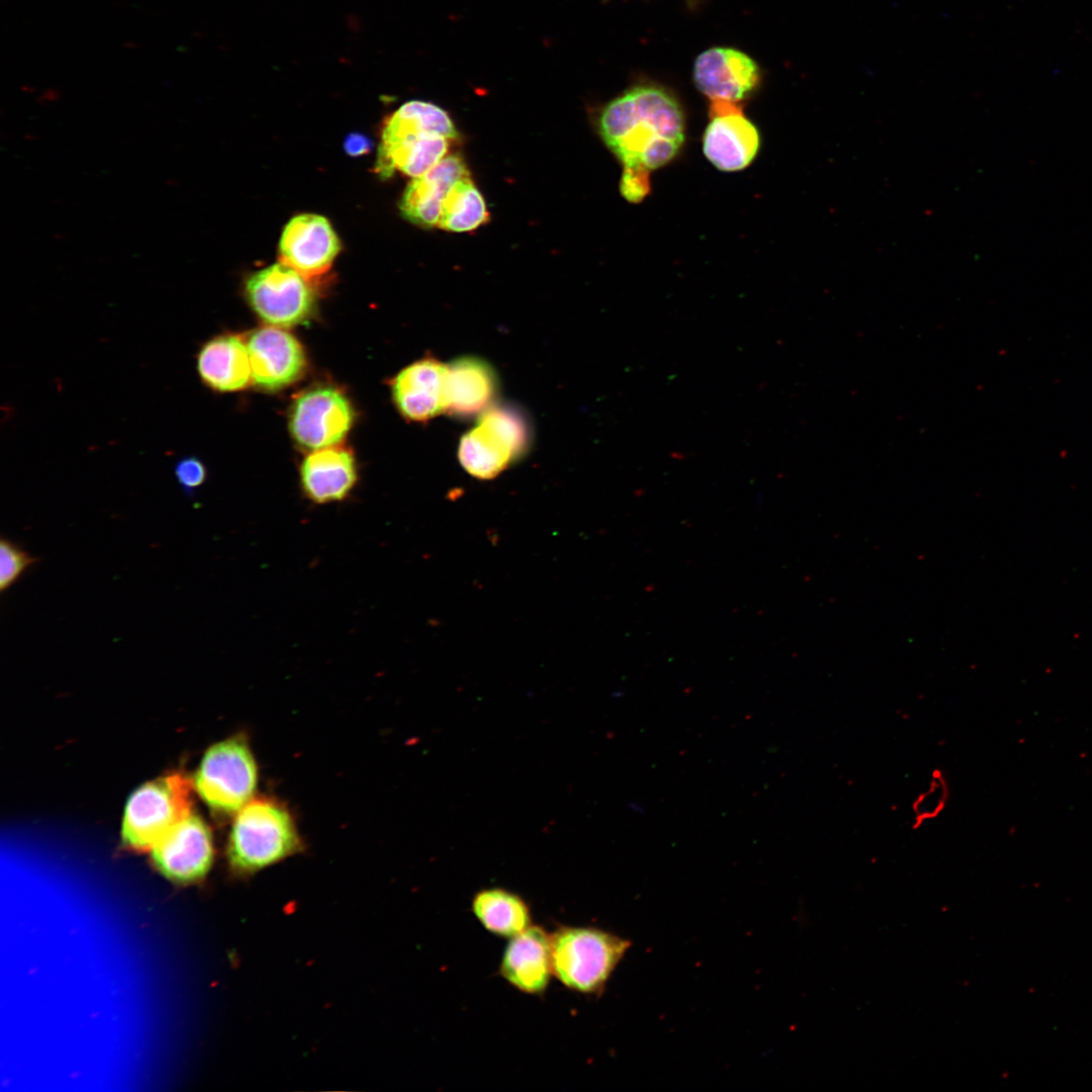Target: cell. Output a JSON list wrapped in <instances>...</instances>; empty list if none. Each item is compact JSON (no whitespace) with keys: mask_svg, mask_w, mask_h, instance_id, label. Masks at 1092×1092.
I'll return each mask as SVG.
<instances>
[{"mask_svg":"<svg viewBox=\"0 0 1092 1092\" xmlns=\"http://www.w3.org/2000/svg\"><path fill=\"white\" fill-rule=\"evenodd\" d=\"M599 132L623 172L649 176L677 156L686 139V118L668 91L639 85L604 107Z\"/></svg>","mask_w":1092,"mask_h":1092,"instance_id":"obj_1","label":"cell"},{"mask_svg":"<svg viewBox=\"0 0 1092 1092\" xmlns=\"http://www.w3.org/2000/svg\"><path fill=\"white\" fill-rule=\"evenodd\" d=\"M300 849L301 840L289 810L275 799L256 797L236 813L226 857L234 875L244 878Z\"/></svg>","mask_w":1092,"mask_h":1092,"instance_id":"obj_2","label":"cell"},{"mask_svg":"<svg viewBox=\"0 0 1092 1092\" xmlns=\"http://www.w3.org/2000/svg\"><path fill=\"white\" fill-rule=\"evenodd\" d=\"M553 976L566 988L600 995L631 941L593 926L558 925L550 933Z\"/></svg>","mask_w":1092,"mask_h":1092,"instance_id":"obj_3","label":"cell"},{"mask_svg":"<svg viewBox=\"0 0 1092 1092\" xmlns=\"http://www.w3.org/2000/svg\"><path fill=\"white\" fill-rule=\"evenodd\" d=\"M531 442L532 429L524 412L513 404H492L461 437L458 459L471 476L491 479L523 457Z\"/></svg>","mask_w":1092,"mask_h":1092,"instance_id":"obj_4","label":"cell"},{"mask_svg":"<svg viewBox=\"0 0 1092 1092\" xmlns=\"http://www.w3.org/2000/svg\"><path fill=\"white\" fill-rule=\"evenodd\" d=\"M193 782L180 772L151 781L129 797L121 826L125 846L151 850L179 822L192 813Z\"/></svg>","mask_w":1092,"mask_h":1092,"instance_id":"obj_5","label":"cell"},{"mask_svg":"<svg viewBox=\"0 0 1092 1092\" xmlns=\"http://www.w3.org/2000/svg\"><path fill=\"white\" fill-rule=\"evenodd\" d=\"M258 766L248 740L236 735L210 746L194 776V789L206 805L222 815L237 813L252 798Z\"/></svg>","mask_w":1092,"mask_h":1092,"instance_id":"obj_6","label":"cell"},{"mask_svg":"<svg viewBox=\"0 0 1092 1092\" xmlns=\"http://www.w3.org/2000/svg\"><path fill=\"white\" fill-rule=\"evenodd\" d=\"M245 293L254 311L274 327L302 324L314 310L315 298L307 279L282 263L250 276Z\"/></svg>","mask_w":1092,"mask_h":1092,"instance_id":"obj_7","label":"cell"},{"mask_svg":"<svg viewBox=\"0 0 1092 1092\" xmlns=\"http://www.w3.org/2000/svg\"><path fill=\"white\" fill-rule=\"evenodd\" d=\"M354 422L349 398L330 386L310 388L292 403L289 429L295 442L307 450H318L341 443Z\"/></svg>","mask_w":1092,"mask_h":1092,"instance_id":"obj_8","label":"cell"},{"mask_svg":"<svg viewBox=\"0 0 1092 1092\" xmlns=\"http://www.w3.org/2000/svg\"><path fill=\"white\" fill-rule=\"evenodd\" d=\"M760 136L755 125L734 102L712 101L703 135V152L719 170L745 169L756 157Z\"/></svg>","mask_w":1092,"mask_h":1092,"instance_id":"obj_9","label":"cell"},{"mask_svg":"<svg viewBox=\"0 0 1092 1092\" xmlns=\"http://www.w3.org/2000/svg\"><path fill=\"white\" fill-rule=\"evenodd\" d=\"M157 869L177 882L204 877L213 860V842L207 824L193 812L179 822L152 849Z\"/></svg>","mask_w":1092,"mask_h":1092,"instance_id":"obj_10","label":"cell"},{"mask_svg":"<svg viewBox=\"0 0 1092 1092\" xmlns=\"http://www.w3.org/2000/svg\"><path fill=\"white\" fill-rule=\"evenodd\" d=\"M253 383L277 391L295 383L305 372L306 357L297 339L282 328L257 329L247 339Z\"/></svg>","mask_w":1092,"mask_h":1092,"instance_id":"obj_11","label":"cell"},{"mask_svg":"<svg viewBox=\"0 0 1092 1092\" xmlns=\"http://www.w3.org/2000/svg\"><path fill=\"white\" fill-rule=\"evenodd\" d=\"M339 252L340 241L330 221L314 213L292 217L279 242L280 263L306 279L328 272Z\"/></svg>","mask_w":1092,"mask_h":1092,"instance_id":"obj_12","label":"cell"},{"mask_svg":"<svg viewBox=\"0 0 1092 1092\" xmlns=\"http://www.w3.org/2000/svg\"><path fill=\"white\" fill-rule=\"evenodd\" d=\"M398 412L412 422H427L447 408V364L422 358L398 372L391 381Z\"/></svg>","mask_w":1092,"mask_h":1092,"instance_id":"obj_13","label":"cell"},{"mask_svg":"<svg viewBox=\"0 0 1092 1092\" xmlns=\"http://www.w3.org/2000/svg\"><path fill=\"white\" fill-rule=\"evenodd\" d=\"M694 80L711 101L736 103L755 89L759 70L750 57L738 50L713 48L697 58Z\"/></svg>","mask_w":1092,"mask_h":1092,"instance_id":"obj_14","label":"cell"},{"mask_svg":"<svg viewBox=\"0 0 1092 1092\" xmlns=\"http://www.w3.org/2000/svg\"><path fill=\"white\" fill-rule=\"evenodd\" d=\"M500 976L528 995L543 994L553 976L550 933L532 924L510 938L499 965Z\"/></svg>","mask_w":1092,"mask_h":1092,"instance_id":"obj_15","label":"cell"},{"mask_svg":"<svg viewBox=\"0 0 1092 1092\" xmlns=\"http://www.w3.org/2000/svg\"><path fill=\"white\" fill-rule=\"evenodd\" d=\"M300 485L316 505L342 502L354 488L358 474L353 453L340 446L313 450L301 462Z\"/></svg>","mask_w":1092,"mask_h":1092,"instance_id":"obj_16","label":"cell"},{"mask_svg":"<svg viewBox=\"0 0 1092 1092\" xmlns=\"http://www.w3.org/2000/svg\"><path fill=\"white\" fill-rule=\"evenodd\" d=\"M498 379L493 367L476 356H462L447 364V408L454 418L479 417L493 404Z\"/></svg>","mask_w":1092,"mask_h":1092,"instance_id":"obj_17","label":"cell"},{"mask_svg":"<svg viewBox=\"0 0 1092 1092\" xmlns=\"http://www.w3.org/2000/svg\"><path fill=\"white\" fill-rule=\"evenodd\" d=\"M196 369L202 383L214 391L247 388L253 382L247 340L236 334L207 340L196 354Z\"/></svg>","mask_w":1092,"mask_h":1092,"instance_id":"obj_18","label":"cell"},{"mask_svg":"<svg viewBox=\"0 0 1092 1092\" xmlns=\"http://www.w3.org/2000/svg\"><path fill=\"white\" fill-rule=\"evenodd\" d=\"M467 176L468 169L460 156H446L407 185L399 204L403 216L422 226L438 225L447 194Z\"/></svg>","mask_w":1092,"mask_h":1092,"instance_id":"obj_19","label":"cell"},{"mask_svg":"<svg viewBox=\"0 0 1092 1092\" xmlns=\"http://www.w3.org/2000/svg\"><path fill=\"white\" fill-rule=\"evenodd\" d=\"M428 135L454 140L458 132L444 109L430 102L412 100L399 106L387 118L379 148L412 143Z\"/></svg>","mask_w":1092,"mask_h":1092,"instance_id":"obj_20","label":"cell"},{"mask_svg":"<svg viewBox=\"0 0 1092 1092\" xmlns=\"http://www.w3.org/2000/svg\"><path fill=\"white\" fill-rule=\"evenodd\" d=\"M471 911L487 931L499 937L512 938L532 925L528 903L503 888L477 892L471 901Z\"/></svg>","mask_w":1092,"mask_h":1092,"instance_id":"obj_21","label":"cell"},{"mask_svg":"<svg viewBox=\"0 0 1092 1092\" xmlns=\"http://www.w3.org/2000/svg\"><path fill=\"white\" fill-rule=\"evenodd\" d=\"M489 218L485 201L470 176L459 180L447 194L438 226L455 233L477 229Z\"/></svg>","mask_w":1092,"mask_h":1092,"instance_id":"obj_22","label":"cell"},{"mask_svg":"<svg viewBox=\"0 0 1092 1092\" xmlns=\"http://www.w3.org/2000/svg\"><path fill=\"white\" fill-rule=\"evenodd\" d=\"M37 560V557L30 555L19 544L2 537L0 540L1 593L13 585Z\"/></svg>","mask_w":1092,"mask_h":1092,"instance_id":"obj_23","label":"cell"},{"mask_svg":"<svg viewBox=\"0 0 1092 1092\" xmlns=\"http://www.w3.org/2000/svg\"><path fill=\"white\" fill-rule=\"evenodd\" d=\"M174 475L182 491L193 495L206 481L207 469L198 457L184 456L175 463Z\"/></svg>","mask_w":1092,"mask_h":1092,"instance_id":"obj_24","label":"cell"},{"mask_svg":"<svg viewBox=\"0 0 1092 1092\" xmlns=\"http://www.w3.org/2000/svg\"><path fill=\"white\" fill-rule=\"evenodd\" d=\"M344 148L351 156L363 155L371 149V141L363 134L354 132L346 138Z\"/></svg>","mask_w":1092,"mask_h":1092,"instance_id":"obj_25","label":"cell"}]
</instances>
